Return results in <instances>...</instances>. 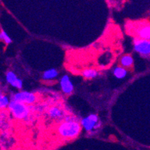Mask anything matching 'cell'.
<instances>
[{"instance_id":"obj_2","label":"cell","mask_w":150,"mask_h":150,"mask_svg":"<svg viewBox=\"0 0 150 150\" xmlns=\"http://www.w3.org/2000/svg\"><path fill=\"white\" fill-rule=\"evenodd\" d=\"M11 114L15 119L23 120L28 118L30 114V108L28 105L23 104L21 102L11 101L8 106Z\"/></svg>"},{"instance_id":"obj_10","label":"cell","mask_w":150,"mask_h":150,"mask_svg":"<svg viewBox=\"0 0 150 150\" xmlns=\"http://www.w3.org/2000/svg\"><path fill=\"white\" fill-rule=\"evenodd\" d=\"M58 76V72L55 69H50L48 70H46L43 73L42 79L45 81H49V80H52Z\"/></svg>"},{"instance_id":"obj_1","label":"cell","mask_w":150,"mask_h":150,"mask_svg":"<svg viewBox=\"0 0 150 150\" xmlns=\"http://www.w3.org/2000/svg\"><path fill=\"white\" fill-rule=\"evenodd\" d=\"M81 122L76 121L74 117H65L63 122L58 125L57 132L63 139L73 140L79 135L81 132Z\"/></svg>"},{"instance_id":"obj_7","label":"cell","mask_w":150,"mask_h":150,"mask_svg":"<svg viewBox=\"0 0 150 150\" xmlns=\"http://www.w3.org/2000/svg\"><path fill=\"white\" fill-rule=\"evenodd\" d=\"M137 38L150 40V23H144L136 28Z\"/></svg>"},{"instance_id":"obj_6","label":"cell","mask_w":150,"mask_h":150,"mask_svg":"<svg viewBox=\"0 0 150 150\" xmlns=\"http://www.w3.org/2000/svg\"><path fill=\"white\" fill-rule=\"evenodd\" d=\"M60 86L62 91L67 95H69L73 93L74 90L73 84L67 75H64L60 80Z\"/></svg>"},{"instance_id":"obj_3","label":"cell","mask_w":150,"mask_h":150,"mask_svg":"<svg viewBox=\"0 0 150 150\" xmlns=\"http://www.w3.org/2000/svg\"><path fill=\"white\" fill-rule=\"evenodd\" d=\"M37 100V96L29 91H21L16 93L11 96V101L21 102L25 105H32Z\"/></svg>"},{"instance_id":"obj_15","label":"cell","mask_w":150,"mask_h":150,"mask_svg":"<svg viewBox=\"0 0 150 150\" xmlns=\"http://www.w3.org/2000/svg\"><path fill=\"white\" fill-rule=\"evenodd\" d=\"M0 39H1L2 41L5 42V43H6V44H10L12 42L11 39L10 37L8 36V35L5 31H3V30H2L1 32H0Z\"/></svg>"},{"instance_id":"obj_12","label":"cell","mask_w":150,"mask_h":150,"mask_svg":"<svg viewBox=\"0 0 150 150\" xmlns=\"http://www.w3.org/2000/svg\"><path fill=\"white\" fill-rule=\"evenodd\" d=\"M113 73H114V76L117 79H124L125 76H127L128 71L125 68L119 66L114 68V71H113Z\"/></svg>"},{"instance_id":"obj_5","label":"cell","mask_w":150,"mask_h":150,"mask_svg":"<svg viewBox=\"0 0 150 150\" xmlns=\"http://www.w3.org/2000/svg\"><path fill=\"white\" fill-rule=\"evenodd\" d=\"M134 49L142 56H150V40L136 38L134 40Z\"/></svg>"},{"instance_id":"obj_9","label":"cell","mask_w":150,"mask_h":150,"mask_svg":"<svg viewBox=\"0 0 150 150\" xmlns=\"http://www.w3.org/2000/svg\"><path fill=\"white\" fill-rule=\"evenodd\" d=\"M120 65L124 68H130L132 67L134 64V59L132 55L130 54H125L120 58Z\"/></svg>"},{"instance_id":"obj_11","label":"cell","mask_w":150,"mask_h":150,"mask_svg":"<svg viewBox=\"0 0 150 150\" xmlns=\"http://www.w3.org/2000/svg\"><path fill=\"white\" fill-rule=\"evenodd\" d=\"M81 74H82L83 77L86 79H95V78L97 77L99 73L96 69L89 68V69H84Z\"/></svg>"},{"instance_id":"obj_14","label":"cell","mask_w":150,"mask_h":150,"mask_svg":"<svg viewBox=\"0 0 150 150\" xmlns=\"http://www.w3.org/2000/svg\"><path fill=\"white\" fill-rule=\"evenodd\" d=\"M11 102V101H10V99H9L8 96L1 94V96H0V108H1L3 109L6 108H8Z\"/></svg>"},{"instance_id":"obj_16","label":"cell","mask_w":150,"mask_h":150,"mask_svg":"<svg viewBox=\"0 0 150 150\" xmlns=\"http://www.w3.org/2000/svg\"><path fill=\"white\" fill-rule=\"evenodd\" d=\"M13 87L17 88V89H21V88H23V81H22L21 79H18L17 80V81L14 83Z\"/></svg>"},{"instance_id":"obj_13","label":"cell","mask_w":150,"mask_h":150,"mask_svg":"<svg viewBox=\"0 0 150 150\" xmlns=\"http://www.w3.org/2000/svg\"><path fill=\"white\" fill-rule=\"evenodd\" d=\"M18 79L17 75L15 74L12 71H8V73H6V81L7 82L9 83L11 86H13L14 84V83L17 81V80Z\"/></svg>"},{"instance_id":"obj_4","label":"cell","mask_w":150,"mask_h":150,"mask_svg":"<svg viewBox=\"0 0 150 150\" xmlns=\"http://www.w3.org/2000/svg\"><path fill=\"white\" fill-rule=\"evenodd\" d=\"M80 122L86 132H91L93 129H97L101 125L98 116L93 114L83 118Z\"/></svg>"},{"instance_id":"obj_8","label":"cell","mask_w":150,"mask_h":150,"mask_svg":"<svg viewBox=\"0 0 150 150\" xmlns=\"http://www.w3.org/2000/svg\"><path fill=\"white\" fill-rule=\"evenodd\" d=\"M47 114L51 119L58 120L62 118V117H64V113L63 110H61L59 107H57V106H52V107L50 108Z\"/></svg>"}]
</instances>
